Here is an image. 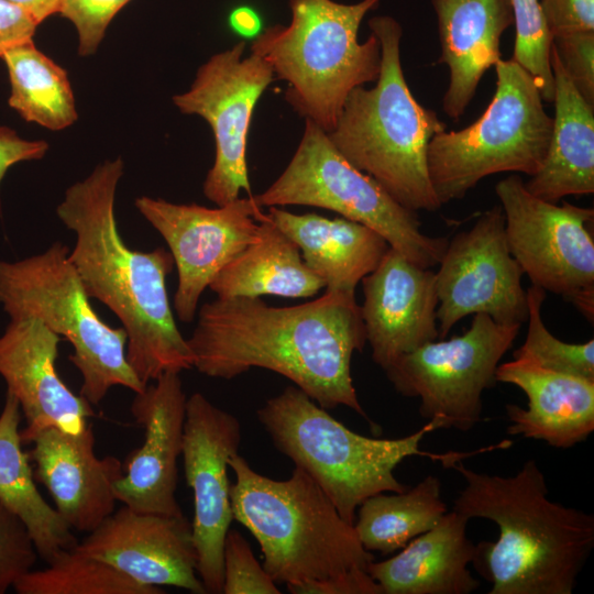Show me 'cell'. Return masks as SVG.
Returning <instances> with one entry per match:
<instances>
[{
    "mask_svg": "<svg viewBox=\"0 0 594 594\" xmlns=\"http://www.w3.org/2000/svg\"><path fill=\"white\" fill-rule=\"evenodd\" d=\"M469 519L448 510L430 530L410 540L387 560L372 561L369 574L383 594H470L481 583L468 569L476 544L468 537Z\"/></svg>",
    "mask_w": 594,
    "mask_h": 594,
    "instance_id": "cell-24",
    "label": "cell"
},
{
    "mask_svg": "<svg viewBox=\"0 0 594 594\" xmlns=\"http://www.w3.org/2000/svg\"><path fill=\"white\" fill-rule=\"evenodd\" d=\"M24 10L38 25L47 16L61 11L65 0H9Z\"/></svg>",
    "mask_w": 594,
    "mask_h": 594,
    "instance_id": "cell-42",
    "label": "cell"
},
{
    "mask_svg": "<svg viewBox=\"0 0 594 594\" xmlns=\"http://www.w3.org/2000/svg\"><path fill=\"white\" fill-rule=\"evenodd\" d=\"M233 519L256 539L263 566L280 584L294 585L366 570L374 561L352 524L301 469L287 480L257 473L239 453L229 459Z\"/></svg>",
    "mask_w": 594,
    "mask_h": 594,
    "instance_id": "cell-6",
    "label": "cell"
},
{
    "mask_svg": "<svg viewBox=\"0 0 594 594\" xmlns=\"http://www.w3.org/2000/svg\"><path fill=\"white\" fill-rule=\"evenodd\" d=\"M130 0H65L59 13L68 19L78 33V53L94 54L101 43L106 30Z\"/></svg>",
    "mask_w": 594,
    "mask_h": 594,
    "instance_id": "cell-36",
    "label": "cell"
},
{
    "mask_svg": "<svg viewBox=\"0 0 594 594\" xmlns=\"http://www.w3.org/2000/svg\"><path fill=\"white\" fill-rule=\"evenodd\" d=\"M438 265V339L470 315L485 314L501 324L521 326L527 320L524 273L508 249L501 205L457 233Z\"/></svg>",
    "mask_w": 594,
    "mask_h": 594,
    "instance_id": "cell-14",
    "label": "cell"
},
{
    "mask_svg": "<svg viewBox=\"0 0 594 594\" xmlns=\"http://www.w3.org/2000/svg\"><path fill=\"white\" fill-rule=\"evenodd\" d=\"M381 44V70L373 88H354L328 138L358 169L375 179L398 204L436 211L427 163L431 139L446 130L437 113L413 96L400 63L403 29L392 16L369 21Z\"/></svg>",
    "mask_w": 594,
    "mask_h": 594,
    "instance_id": "cell-4",
    "label": "cell"
},
{
    "mask_svg": "<svg viewBox=\"0 0 594 594\" xmlns=\"http://www.w3.org/2000/svg\"><path fill=\"white\" fill-rule=\"evenodd\" d=\"M496 90L483 114L459 131H441L427 153L432 189L441 205L462 199L493 174L535 175L550 143L553 118L534 77L513 59L496 65Z\"/></svg>",
    "mask_w": 594,
    "mask_h": 594,
    "instance_id": "cell-9",
    "label": "cell"
},
{
    "mask_svg": "<svg viewBox=\"0 0 594 594\" xmlns=\"http://www.w3.org/2000/svg\"><path fill=\"white\" fill-rule=\"evenodd\" d=\"M516 26L513 61L536 80L541 98L553 102V76L550 65L552 35L540 0H510Z\"/></svg>",
    "mask_w": 594,
    "mask_h": 594,
    "instance_id": "cell-33",
    "label": "cell"
},
{
    "mask_svg": "<svg viewBox=\"0 0 594 594\" xmlns=\"http://www.w3.org/2000/svg\"><path fill=\"white\" fill-rule=\"evenodd\" d=\"M20 405L7 392L0 414V502L26 525L38 556L48 564L77 543L72 529L38 492L19 430Z\"/></svg>",
    "mask_w": 594,
    "mask_h": 594,
    "instance_id": "cell-28",
    "label": "cell"
},
{
    "mask_svg": "<svg viewBox=\"0 0 594 594\" xmlns=\"http://www.w3.org/2000/svg\"><path fill=\"white\" fill-rule=\"evenodd\" d=\"M48 148L45 141L20 138L8 127H0V185L8 169L16 163L42 158Z\"/></svg>",
    "mask_w": 594,
    "mask_h": 594,
    "instance_id": "cell-41",
    "label": "cell"
},
{
    "mask_svg": "<svg viewBox=\"0 0 594 594\" xmlns=\"http://www.w3.org/2000/svg\"><path fill=\"white\" fill-rule=\"evenodd\" d=\"M293 594H383L366 570H353L329 579L287 585Z\"/></svg>",
    "mask_w": 594,
    "mask_h": 594,
    "instance_id": "cell-39",
    "label": "cell"
},
{
    "mask_svg": "<svg viewBox=\"0 0 594 594\" xmlns=\"http://www.w3.org/2000/svg\"><path fill=\"white\" fill-rule=\"evenodd\" d=\"M438 20L439 63L449 69L442 107L458 121L483 75L501 58V38L514 24L510 0H431Z\"/></svg>",
    "mask_w": 594,
    "mask_h": 594,
    "instance_id": "cell-23",
    "label": "cell"
},
{
    "mask_svg": "<svg viewBox=\"0 0 594 594\" xmlns=\"http://www.w3.org/2000/svg\"><path fill=\"white\" fill-rule=\"evenodd\" d=\"M232 28L245 35L253 34L260 25L258 18L254 11L249 8H239L230 16Z\"/></svg>",
    "mask_w": 594,
    "mask_h": 594,
    "instance_id": "cell-43",
    "label": "cell"
},
{
    "mask_svg": "<svg viewBox=\"0 0 594 594\" xmlns=\"http://www.w3.org/2000/svg\"><path fill=\"white\" fill-rule=\"evenodd\" d=\"M37 556L26 525L0 502V594L32 570Z\"/></svg>",
    "mask_w": 594,
    "mask_h": 594,
    "instance_id": "cell-35",
    "label": "cell"
},
{
    "mask_svg": "<svg viewBox=\"0 0 594 594\" xmlns=\"http://www.w3.org/2000/svg\"><path fill=\"white\" fill-rule=\"evenodd\" d=\"M260 238L251 243L212 279L209 288L218 298L311 297L324 283L304 262L298 246L271 220L260 221Z\"/></svg>",
    "mask_w": 594,
    "mask_h": 594,
    "instance_id": "cell-27",
    "label": "cell"
},
{
    "mask_svg": "<svg viewBox=\"0 0 594 594\" xmlns=\"http://www.w3.org/2000/svg\"><path fill=\"white\" fill-rule=\"evenodd\" d=\"M256 415L274 447L305 471L352 525L366 498L408 488L395 476L405 459L425 457L451 469L458 461L495 449L494 444L470 452L422 451L420 442L426 435L444 429L438 418L403 438L365 437L333 418L295 385L268 398Z\"/></svg>",
    "mask_w": 594,
    "mask_h": 594,
    "instance_id": "cell-5",
    "label": "cell"
},
{
    "mask_svg": "<svg viewBox=\"0 0 594 594\" xmlns=\"http://www.w3.org/2000/svg\"><path fill=\"white\" fill-rule=\"evenodd\" d=\"M122 174L121 157L98 165L66 189L56 213L76 234L68 257L87 295L119 318L127 333L128 362L147 385L166 372L193 369L194 355L167 295L170 252L131 250L118 230L114 200Z\"/></svg>",
    "mask_w": 594,
    "mask_h": 594,
    "instance_id": "cell-2",
    "label": "cell"
},
{
    "mask_svg": "<svg viewBox=\"0 0 594 594\" xmlns=\"http://www.w3.org/2000/svg\"><path fill=\"white\" fill-rule=\"evenodd\" d=\"M378 2L289 0L290 23L267 28L251 45L250 52L287 82L285 98L293 109L327 133L334 129L349 94L378 78V38L371 33L361 43L358 37L363 18Z\"/></svg>",
    "mask_w": 594,
    "mask_h": 594,
    "instance_id": "cell-7",
    "label": "cell"
},
{
    "mask_svg": "<svg viewBox=\"0 0 594 594\" xmlns=\"http://www.w3.org/2000/svg\"><path fill=\"white\" fill-rule=\"evenodd\" d=\"M268 217L299 249L327 292L354 293L389 249L373 229L345 218L296 215L270 207Z\"/></svg>",
    "mask_w": 594,
    "mask_h": 594,
    "instance_id": "cell-26",
    "label": "cell"
},
{
    "mask_svg": "<svg viewBox=\"0 0 594 594\" xmlns=\"http://www.w3.org/2000/svg\"><path fill=\"white\" fill-rule=\"evenodd\" d=\"M69 252L57 241L24 260L0 261V305L11 320L36 319L72 344L69 361L82 377L79 395L90 405H98L113 386L142 392L146 385L128 362L124 329L99 318Z\"/></svg>",
    "mask_w": 594,
    "mask_h": 594,
    "instance_id": "cell-8",
    "label": "cell"
},
{
    "mask_svg": "<svg viewBox=\"0 0 594 594\" xmlns=\"http://www.w3.org/2000/svg\"><path fill=\"white\" fill-rule=\"evenodd\" d=\"M134 204L169 248L178 274L174 309L185 323L194 320L200 296L216 275L258 240L260 221L266 217L253 195L217 208L147 196Z\"/></svg>",
    "mask_w": 594,
    "mask_h": 594,
    "instance_id": "cell-15",
    "label": "cell"
},
{
    "mask_svg": "<svg viewBox=\"0 0 594 594\" xmlns=\"http://www.w3.org/2000/svg\"><path fill=\"white\" fill-rule=\"evenodd\" d=\"M496 381L517 386L528 399L526 409L505 406L507 433L569 449L594 431V380L513 359L497 366Z\"/></svg>",
    "mask_w": 594,
    "mask_h": 594,
    "instance_id": "cell-22",
    "label": "cell"
},
{
    "mask_svg": "<svg viewBox=\"0 0 594 594\" xmlns=\"http://www.w3.org/2000/svg\"><path fill=\"white\" fill-rule=\"evenodd\" d=\"M451 469L465 486L453 510L498 527V539L476 544L472 561L492 584L488 594H571L594 548V516L549 498L546 475L527 460L514 475Z\"/></svg>",
    "mask_w": 594,
    "mask_h": 594,
    "instance_id": "cell-3",
    "label": "cell"
},
{
    "mask_svg": "<svg viewBox=\"0 0 594 594\" xmlns=\"http://www.w3.org/2000/svg\"><path fill=\"white\" fill-rule=\"evenodd\" d=\"M19 594H162L158 586L136 582L111 564L73 549L47 568L29 571L13 585Z\"/></svg>",
    "mask_w": 594,
    "mask_h": 594,
    "instance_id": "cell-31",
    "label": "cell"
},
{
    "mask_svg": "<svg viewBox=\"0 0 594 594\" xmlns=\"http://www.w3.org/2000/svg\"><path fill=\"white\" fill-rule=\"evenodd\" d=\"M552 45L581 96L594 106V31L556 36Z\"/></svg>",
    "mask_w": 594,
    "mask_h": 594,
    "instance_id": "cell-37",
    "label": "cell"
},
{
    "mask_svg": "<svg viewBox=\"0 0 594 594\" xmlns=\"http://www.w3.org/2000/svg\"><path fill=\"white\" fill-rule=\"evenodd\" d=\"M30 442L34 479L48 491L72 530L91 532L114 512L113 485L122 476L123 465L113 455H96L90 426L78 435L47 427Z\"/></svg>",
    "mask_w": 594,
    "mask_h": 594,
    "instance_id": "cell-21",
    "label": "cell"
},
{
    "mask_svg": "<svg viewBox=\"0 0 594 594\" xmlns=\"http://www.w3.org/2000/svg\"><path fill=\"white\" fill-rule=\"evenodd\" d=\"M224 594H279L277 583L255 558L240 531L229 529L222 551Z\"/></svg>",
    "mask_w": 594,
    "mask_h": 594,
    "instance_id": "cell-34",
    "label": "cell"
},
{
    "mask_svg": "<svg viewBox=\"0 0 594 594\" xmlns=\"http://www.w3.org/2000/svg\"><path fill=\"white\" fill-rule=\"evenodd\" d=\"M2 59L11 86L9 106L25 121L58 131L77 120L67 73L38 51L33 41L9 50Z\"/></svg>",
    "mask_w": 594,
    "mask_h": 594,
    "instance_id": "cell-30",
    "label": "cell"
},
{
    "mask_svg": "<svg viewBox=\"0 0 594 594\" xmlns=\"http://www.w3.org/2000/svg\"><path fill=\"white\" fill-rule=\"evenodd\" d=\"M241 442L239 419L201 393L186 402L182 457L194 495L193 539L197 573L206 593H222L223 542L233 520L229 459Z\"/></svg>",
    "mask_w": 594,
    "mask_h": 594,
    "instance_id": "cell-16",
    "label": "cell"
},
{
    "mask_svg": "<svg viewBox=\"0 0 594 594\" xmlns=\"http://www.w3.org/2000/svg\"><path fill=\"white\" fill-rule=\"evenodd\" d=\"M550 65L554 90L551 139L540 169L525 187L557 204L570 195L594 193V106L581 96L553 45Z\"/></svg>",
    "mask_w": 594,
    "mask_h": 594,
    "instance_id": "cell-25",
    "label": "cell"
},
{
    "mask_svg": "<svg viewBox=\"0 0 594 594\" xmlns=\"http://www.w3.org/2000/svg\"><path fill=\"white\" fill-rule=\"evenodd\" d=\"M447 512L441 482L427 475L402 493L366 498L356 509L353 527L365 550L388 556L433 528Z\"/></svg>",
    "mask_w": 594,
    "mask_h": 594,
    "instance_id": "cell-29",
    "label": "cell"
},
{
    "mask_svg": "<svg viewBox=\"0 0 594 594\" xmlns=\"http://www.w3.org/2000/svg\"><path fill=\"white\" fill-rule=\"evenodd\" d=\"M62 338L33 318L11 320L0 337V375L26 420L22 442L47 427L78 435L94 416L89 402L75 395L56 370Z\"/></svg>",
    "mask_w": 594,
    "mask_h": 594,
    "instance_id": "cell-20",
    "label": "cell"
},
{
    "mask_svg": "<svg viewBox=\"0 0 594 594\" xmlns=\"http://www.w3.org/2000/svg\"><path fill=\"white\" fill-rule=\"evenodd\" d=\"M520 327L476 314L463 334L428 342L384 372L397 393L420 400L422 418L466 432L481 421L482 395L496 384L497 366Z\"/></svg>",
    "mask_w": 594,
    "mask_h": 594,
    "instance_id": "cell-11",
    "label": "cell"
},
{
    "mask_svg": "<svg viewBox=\"0 0 594 594\" xmlns=\"http://www.w3.org/2000/svg\"><path fill=\"white\" fill-rule=\"evenodd\" d=\"M360 306L372 359L386 370L400 356L439 338L437 283L422 268L389 246L362 280Z\"/></svg>",
    "mask_w": 594,
    "mask_h": 594,
    "instance_id": "cell-19",
    "label": "cell"
},
{
    "mask_svg": "<svg viewBox=\"0 0 594 594\" xmlns=\"http://www.w3.org/2000/svg\"><path fill=\"white\" fill-rule=\"evenodd\" d=\"M187 343L201 374L232 380L273 371L324 409L345 406L369 419L351 375L365 329L354 293L327 292L309 302L272 307L260 297L217 298L201 306Z\"/></svg>",
    "mask_w": 594,
    "mask_h": 594,
    "instance_id": "cell-1",
    "label": "cell"
},
{
    "mask_svg": "<svg viewBox=\"0 0 594 594\" xmlns=\"http://www.w3.org/2000/svg\"><path fill=\"white\" fill-rule=\"evenodd\" d=\"M244 41L217 53L202 64L190 88L173 97L186 114L204 118L216 144L212 167L204 182L205 196L226 206L244 190L251 196L246 164V141L253 111L274 78L270 64L250 52Z\"/></svg>",
    "mask_w": 594,
    "mask_h": 594,
    "instance_id": "cell-13",
    "label": "cell"
},
{
    "mask_svg": "<svg viewBox=\"0 0 594 594\" xmlns=\"http://www.w3.org/2000/svg\"><path fill=\"white\" fill-rule=\"evenodd\" d=\"M526 294L527 334L524 343L514 351L513 359H528L553 371L594 380V340L566 343L556 338L541 317L546 290L531 284Z\"/></svg>",
    "mask_w": 594,
    "mask_h": 594,
    "instance_id": "cell-32",
    "label": "cell"
},
{
    "mask_svg": "<svg viewBox=\"0 0 594 594\" xmlns=\"http://www.w3.org/2000/svg\"><path fill=\"white\" fill-rule=\"evenodd\" d=\"M37 24L20 7L0 0V58L11 48L32 41Z\"/></svg>",
    "mask_w": 594,
    "mask_h": 594,
    "instance_id": "cell-40",
    "label": "cell"
},
{
    "mask_svg": "<svg viewBox=\"0 0 594 594\" xmlns=\"http://www.w3.org/2000/svg\"><path fill=\"white\" fill-rule=\"evenodd\" d=\"M75 548L139 583L206 593L197 573L191 522L184 515L138 513L123 505Z\"/></svg>",
    "mask_w": 594,
    "mask_h": 594,
    "instance_id": "cell-17",
    "label": "cell"
},
{
    "mask_svg": "<svg viewBox=\"0 0 594 594\" xmlns=\"http://www.w3.org/2000/svg\"><path fill=\"white\" fill-rule=\"evenodd\" d=\"M495 193L505 216L508 249L522 273L532 285L570 301L592 322L594 210L542 200L516 174L499 180Z\"/></svg>",
    "mask_w": 594,
    "mask_h": 594,
    "instance_id": "cell-12",
    "label": "cell"
},
{
    "mask_svg": "<svg viewBox=\"0 0 594 594\" xmlns=\"http://www.w3.org/2000/svg\"><path fill=\"white\" fill-rule=\"evenodd\" d=\"M254 199L262 208L302 205L338 212L373 229L422 268L438 265L449 242L424 233L417 211L403 207L375 179L354 167L327 132L309 119H305L301 140L286 168Z\"/></svg>",
    "mask_w": 594,
    "mask_h": 594,
    "instance_id": "cell-10",
    "label": "cell"
},
{
    "mask_svg": "<svg viewBox=\"0 0 594 594\" xmlns=\"http://www.w3.org/2000/svg\"><path fill=\"white\" fill-rule=\"evenodd\" d=\"M154 382L135 393L131 404L144 441L130 454L113 492L138 513L183 516L175 494L187 397L179 373L166 372Z\"/></svg>",
    "mask_w": 594,
    "mask_h": 594,
    "instance_id": "cell-18",
    "label": "cell"
},
{
    "mask_svg": "<svg viewBox=\"0 0 594 594\" xmlns=\"http://www.w3.org/2000/svg\"><path fill=\"white\" fill-rule=\"evenodd\" d=\"M540 6L552 38L594 31V0H540Z\"/></svg>",
    "mask_w": 594,
    "mask_h": 594,
    "instance_id": "cell-38",
    "label": "cell"
}]
</instances>
